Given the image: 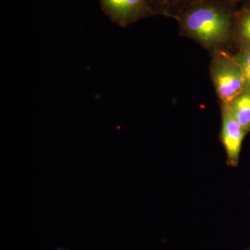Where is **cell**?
Masks as SVG:
<instances>
[{"instance_id": "1", "label": "cell", "mask_w": 250, "mask_h": 250, "mask_svg": "<svg viewBox=\"0 0 250 250\" xmlns=\"http://www.w3.org/2000/svg\"><path fill=\"white\" fill-rule=\"evenodd\" d=\"M228 0H195L175 18L179 34L195 41L210 54L233 47V21L237 10Z\"/></svg>"}, {"instance_id": "2", "label": "cell", "mask_w": 250, "mask_h": 250, "mask_svg": "<svg viewBox=\"0 0 250 250\" xmlns=\"http://www.w3.org/2000/svg\"><path fill=\"white\" fill-rule=\"evenodd\" d=\"M210 77L215 93L221 103H229L247 87L241 67L229 51L210 54Z\"/></svg>"}, {"instance_id": "3", "label": "cell", "mask_w": 250, "mask_h": 250, "mask_svg": "<svg viewBox=\"0 0 250 250\" xmlns=\"http://www.w3.org/2000/svg\"><path fill=\"white\" fill-rule=\"evenodd\" d=\"M100 2L110 21L122 28L156 16L148 0H100Z\"/></svg>"}, {"instance_id": "4", "label": "cell", "mask_w": 250, "mask_h": 250, "mask_svg": "<svg viewBox=\"0 0 250 250\" xmlns=\"http://www.w3.org/2000/svg\"><path fill=\"white\" fill-rule=\"evenodd\" d=\"M222 127L220 140L226 152L227 165L229 167L238 166L242 145L248 134L236 118L233 117L226 103L220 104Z\"/></svg>"}, {"instance_id": "5", "label": "cell", "mask_w": 250, "mask_h": 250, "mask_svg": "<svg viewBox=\"0 0 250 250\" xmlns=\"http://www.w3.org/2000/svg\"><path fill=\"white\" fill-rule=\"evenodd\" d=\"M232 41L238 52L250 51V2L237 8L233 21Z\"/></svg>"}, {"instance_id": "6", "label": "cell", "mask_w": 250, "mask_h": 250, "mask_svg": "<svg viewBox=\"0 0 250 250\" xmlns=\"http://www.w3.org/2000/svg\"><path fill=\"white\" fill-rule=\"evenodd\" d=\"M239 124L250 132V86L229 103H226Z\"/></svg>"}, {"instance_id": "7", "label": "cell", "mask_w": 250, "mask_h": 250, "mask_svg": "<svg viewBox=\"0 0 250 250\" xmlns=\"http://www.w3.org/2000/svg\"><path fill=\"white\" fill-rule=\"evenodd\" d=\"M156 16L173 18L195 0H148Z\"/></svg>"}, {"instance_id": "8", "label": "cell", "mask_w": 250, "mask_h": 250, "mask_svg": "<svg viewBox=\"0 0 250 250\" xmlns=\"http://www.w3.org/2000/svg\"><path fill=\"white\" fill-rule=\"evenodd\" d=\"M235 60L241 67L247 85L250 86V52H237L233 54Z\"/></svg>"}, {"instance_id": "9", "label": "cell", "mask_w": 250, "mask_h": 250, "mask_svg": "<svg viewBox=\"0 0 250 250\" xmlns=\"http://www.w3.org/2000/svg\"><path fill=\"white\" fill-rule=\"evenodd\" d=\"M231 4L235 5V6H238V4H243L245 2H250V0H228Z\"/></svg>"}, {"instance_id": "10", "label": "cell", "mask_w": 250, "mask_h": 250, "mask_svg": "<svg viewBox=\"0 0 250 250\" xmlns=\"http://www.w3.org/2000/svg\"><path fill=\"white\" fill-rule=\"evenodd\" d=\"M246 250H250V248H248V249H247Z\"/></svg>"}]
</instances>
